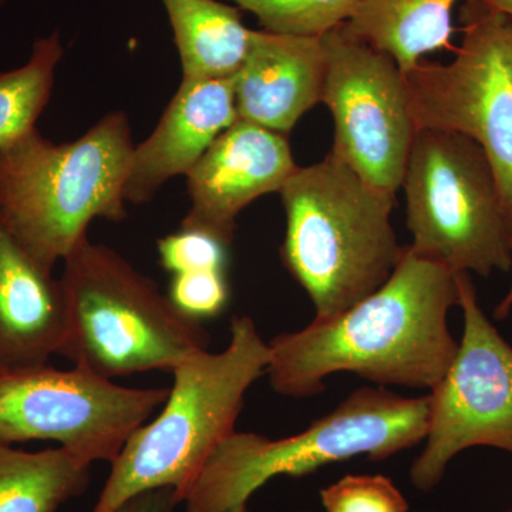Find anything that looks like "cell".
<instances>
[{
    "label": "cell",
    "instance_id": "13",
    "mask_svg": "<svg viewBox=\"0 0 512 512\" xmlns=\"http://www.w3.org/2000/svg\"><path fill=\"white\" fill-rule=\"evenodd\" d=\"M238 120L234 77L183 79L150 137L134 147L124 200L146 204L167 181L187 175Z\"/></svg>",
    "mask_w": 512,
    "mask_h": 512
},
{
    "label": "cell",
    "instance_id": "2",
    "mask_svg": "<svg viewBox=\"0 0 512 512\" xmlns=\"http://www.w3.org/2000/svg\"><path fill=\"white\" fill-rule=\"evenodd\" d=\"M220 353H195L173 370L160 414L128 437L92 512H113L143 491L170 487L183 504L202 467L235 433L245 396L266 376L269 345L249 316H235Z\"/></svg>",
    "mask_w": 512,
    "mask_h": 512
},
{
    "label": "cell",
    "instance_id": "3",
    "mask_svg": "<svg viewBox=\"0 0 512 512\" xmlns=\"http://www.w3.org/2000/svg\"><path fill=\"white\" fill-rule=\"evenodd\" d=\"M127 114L114 111L70 143L33 128L0 147V220L39 259L55 268L96 218L120 222L134 151Z\"/></svg>",
    "mask_w": 512,
    "mask_h": 512
},
{
    "label": "cell",
    "instance_id": "24",
    "mask_svg": "<svg viewBox=\"0 0 512 512\" xmlns=\"http://www.w3.org/2000/svg\"><path fill=\"white\" fill-rule=\"evenodd\" d=\"M178 505L175 490L161 487L133 495L113 512H174Z\"/></svg>",
    "mask_w": 512,
    "mask_h": 512
},
{
    "label": "cell",
    "instance_id": "28",
    "mask_svg": "<svg viewBox=\"0 0 512 512\" xmlns=\"http://www.w3.org/2000/svg\"><path fill=\"white\" fill-rule=\"evenodd\" d=\"M296 512H311V511H296Z\"/></svg>",
    "mask_w": 512,
    "mask_h": 512
},
{
    "label": "cell",
    "instance_id": "25",
    "mask_svg": "<svg viewBox=\"0 0 512 512\" xmlns=\"http://www.w3.org/2000/svg\"><path fill=\"white\" fill-rule=\"evenodd\" d=\"M511 248H512V238H511ZM512 309V286L510 292L507 293V296L503 299V302L497 306V311H495V316L498 319H505L508 315H510Z\"/></svg>",
    "mask_w": 512,
    "mask_h": 512
},
{
    "label": "cell",
    "instance_id": "4",
    "mask_svg": "<svg viewBox=\"0 0 512 512\" xmlns=\"http://www.w3.org/2000/svg\"><path fill=\"white\" fill-rule=\"evenodd\" d=\"M279 194L286 212L282 261L316 318L346 311L392 276L404 251L390 221L394 197L332 154L298 167Z\"/></svg>",
    "mask_w": 512,
    "mask_h": 512
},
{
    "label": "cell",
    "instance_id": "21",
    "mask_svg": "<svg viewBox=\"0 0 512 512\" xmlns=\"http://www.w3.org/2000/svg\"><path fill=\"white\" fill-rule=\"evenodd\" d=\"M325 512H409V503L389 477L346 476L320 490Z\"/></svg>",
    "mask_w": 512,
    "mask_h": 512
},
{
    "label": "cell",
    "instance_id": "5",
    "mask_svg": "<svg viewBox=\"0 0 512 512\" xmlns=\"http://www.w3.org/2000/svg\"><path fill=\"white\" fill-rule=\"evenodd\" d=\"M430 394L403 397L362 387L308 429L285 439L235 431L208 458L185 495V512H249L256 491L276 477H302L366 456L380 461L424 441Z\"/></svg>",
    "mask_w": 512,
    "mask_h": 512
},
{
    "label": "cell",
    "instance_id": "10",
    "mask_svg": "<svg viewBox=\"0 0 512 512\" xmlns=\"http://www.w3.org/2000/svg\"><path fill=\"white\" fill-rule=\"evenodd\" d=\"M463 338L446 375L430 394L424 448L410 481L430 493L448 464L467 448L485 446L512 454V346L478 303L470 274H456Z\"/></svg>",
    "mask_w": 512,
    "mask_h": 512
},
{
    "label": "cell",
    "instance_id": "14",
    "mask_svg": "<svg viewBox=\"0 0 512 512\" xmlns=\"http://www.w3.org/2000/svg\"><path fill=\"white\" fill-rule=\"evenodd\" d=\"M325 74L322 37L251 30L234 76L238 120L285 136L322 101Z\"/></svg>",
    "mask_w": 512,
    "mask_h": 512
},
{
    "label": "cell",
    "instance_id": "20",
    "mask_svg": "<svg viewBox=\"0 0 512 512\" xmlns=\"http://www.w3.org/2000/svg\"><path fill=\"white\" fill-rule=\"evenodd\" d=\"M274 33L322 36L348 22L363 0H232Z\"/></svg>",
    "mask_w": 512,
    "mask_h": 512
},
{
    "label": "cell",
    "instance_id": "11",
    "mask_svg": "<svg viewBox=\"0 0 512 512\" xmlns=\"http://www.w3.org/2000/svg\"><path fill=\"white\" fill-rule=\"evenodd\" d=\"M320 37L326 57L322 103L335 120L330 154L370 187L396 197L417 133L403 70L343 25Z\"/></svg>",
    "mask_w": 512,
    "mask_h": 512
},
{
    "label": "cell",
    "instance_id": "6",
    "mask_svg": "<svg viewBox=\"0 0 512 512\" xmlns=\"http://www.w3.org/2000/svg\"><path fill=\"white\" fill-rule=\"evenodd\" d=\"M67 338L73 366L103 379L164 370L207 350L202 323L183 315L156 282L119 252L89 238L63 259Z\"/></svg>",
    "mask_w": 512,
    "mask_h": 512
},
{
    "label": "cell",
    "instance_id": "17",
    "mask_svg": "<svg viewBox=\"0 0 512 512\" xmlns=\"http://www.w3.org/2000/svg\"><path fill=\"white\" fill-rule=\"evenodd\" d=\"M458 0H363L348 32L392 56L404 72L450 42L451 10Z\"/></svg>",
    "mask_w": 512,
    "mask_h": 512
},
{
    "label": "cell",
    "instance_id": "29",
    "mask_svg": "<svg viewBox=\"0 0 512 512\" xmlns=\"http://www.w3.org/2000/svg\"><path fill=\"white\" fill-rule=\"evenodd\" d=\"M510 512H512V510Z\"/></svg>",
    "mask_w": 512,
    "mask_h": 512
},
{
    "label": "cell",
    "instance_id": "26",
    "mask_svg": "<svg viewBox=\"0 0 512 512\" xmlns=\"http://www.w3.org/2000/svg\"><path fill=\"white\" fill-rule=\"evenodd\" d=\"M485 5L491 6V8L503 12L505 15L510 16L512 19V0H483Z\"/></svg>",
    "mask_w": 512,
    "mask_h": 512
},
{
    "label": "cell",
    "instance_id": "8",
    "mask_svg": "<svg viewBox=\"0 0 512 512\" xmlns=\"http://www.w3.org/2000/svg\"><path fill=\"white\" fill-rule=\"evenodd\" d=\"M464 37L453 62H421L404 72L417 130L451 131L476 141L493 167L512 235V19L467 0Z\"/></svg>",
    "mask_w": 512,
    "mask_h": 512
},
{
    "label": "cell",
    "instance_id": "22",
    "mask_svg": "<svg viewBox=\"0 0 512 512\" xmlns=\"http://www.w3.org/2000/svg\"><path fill=\"white\" fill-rule=\"evenodd\" d=\"M158 258L171 275L227 272L229 245L197 229H184L157 242Z\"/></svg>",
    "mask_w": 512,
    "mask_h": 512
},
{
    "label": "cell",
    "instance_id": "12",
    "mask_svg": "<svg viewBox=\"0 0 512 512\" xmlns=\"http://www.w3.org/2000/svg\"><path fill=\"white\" fill-rule=\"evenodd\" d=\"M296 170L284 134L235 121L185 175L191 205L181 228L231 247L238 215L262 195L281 192Z\"/></svg>",
    "mask_w": 512,
    "mask_h": 512
},
{
    "label": "cell",
    "instance_id": "7",
    "mask_svg": "<svg viewBox=\"0 0 512 512\" xmlns=\"http://www.w3.org/2000/svg\"><path fill=\"white\" fill-rule=\"evenodd\" d=\"M402 187L414 254L454 274L511 271L512 235L497 178L476 141L417 130Z\"/></svg>",
    "mask_w": 512,
    "mask_h": 512
},
{
    "label": "cell",
    "instance_id": "23",
    "mask_svg": "<svg viewBox=\"0 0 512 512\" xmlns=\"http://www.w3.org/2000/svg\"><path fill=\"white\" fill-rule=\"evenodd\" d=\"M168 299L183 315L195 322L215 319L227 309V272L202 271L173 275Z\"/></svg>",
    "mask_w": 512,
    "mask_h": 512
},
{
    "label": "cell",
    "instance_id": "16",
    "mask_svg": "<svg viewBox=\"0 0 512 512\" xmlns=\"http://www.w3.org/2000/svg\"><path fill=\"white\" fill-rule=\"evenodd\" d=\"M183 79H228L247 56L251 30L241 9L218 0H163Z\"/></svg>",
    "mask_w": 512,
    "mask_h": 512
},
{
    "label": "cell",
    "instance_id": "1",
    "mask_svg": "<svg viewBox=\"0 0 512 512\" xmlns=\"http://www.w3.org/2000/svg\"><path fill=\"white\" fill-rule=\"evenodd\" d=\"M456 305V274L404 247L372 295L268 342L266 376L276 393L293 399L319 394L326 377L340 372L382 386L436 389L458 349L447 322Z\"/></svg>",
    "mask_w": 512,
    "mask_h": 512
},
{
    "label": "cell",
    "instance_id": "27",
    "mask_svg": "<svg viewBox=\"0 0 512 512\" xmlns=\"http://www.w3.org/2000/svg\"><path fill=\"white\" fill-rule=\"evenodd\" d=\"M3 2H5V0H0V5H2Z\"/></svg>",
    "mask_w": 512,
    "mask_h": 512
},
{
    "label": "cell",
    "instance_id": "18",
    "mask_svg": "<svg viewBox=\"0 0 512 512\" xmlns=\"http://www.w3.org/2000/svg\"><path fill=\"white\" fill-rule=\"evenodd\" d=\"M90 468L63 447L25 451L0 443V512H57L87 490Z\"/></svg>",
    "mask_w": 512,
    "mask_h": 512
},
{
    "label": "cell",
    "instance_id": "9",
    "mask_svg": "<svg viewBox=\"0 0 512 512\" xmlns=\"http://www.w3.org/2000/svg\"><path fill=\"white\" fill-rule=\"evenodd\" d=\"M168 393L120 386L79 366L0 372V443L56 441L86 466L111 464Z\"/></svg>",
    "mask_w": 512,
    "mask_h": 512
},
{
    "label": "cell",
    "instance_id": "19",
    "mask_svg": "<svg viewBox=\"0 0 512 512\" xmlns=\"http://www.w3.org/2000/svg\"><path fill=\"white\" fill-rule=\"evenodd\" d=\"M63 53L59 32H55L33 43L28 63L0 73V147L36 128L52 96Z\"/></svg>",
    "mask_w": 512,
    "mask_h": 512
},
{
    "label": "cell",
    "instance_id": "15",
    "mask_svg": "<svg viewBox=\"0 0 512 512\" xmlns=\"http://www.w3.org/2000/svg\"><path fill=\"white\" fill-rule=\"evenodd\" d=\"M67 326L62 281L0 220V372L49 365Z\"/></svg>",
    "mask_w": 512,
    "mask_h": 512
}]
</instances>
